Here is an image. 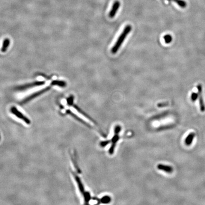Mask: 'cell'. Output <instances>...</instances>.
Wrapping results in <instances>:
<instances>
[{
  "label": "cell",
  "mask_w": 205,
  "mask_h": 205,
  "mask_svg": "<svg viewBox=\"0 0 205 205\" xmlns=\"http://www.w3.org/2000/svg\"><path fill=\"white\" fill-rule=\"evenodd\" d=\"M131 30H132V26L131 25H128L125 26L123 31L119 37L118 39L117 40L116 43L114 45V47L112 48V50H111L112 53L115 54L118 51L119 49L121 47L122 44L123 43V41L126 38V37L131 32Z\"/></svg>",
  "instance_id": "6da1fadb"
},
{
  "label": "cell",
  "mask_w": 205,
  "mask_h": 205,
  "mask_svg": "<svg viewBox=\"0 0 205 205\" xmlns=\"http://www.w3.org/2000/svg\"><path fill=\"white\" fill-rule=\"evenodd\" d=\"M121 131V127L120 125H117L114 129V135L112 139L110 140V143L111 144V146L109 150V153L112 155L114 153L116 144L120 139L119 132Z\"/></svg>",
  "instance_id": "7a4b0ae2"
},
{
  "label": "cell",
  "mask_w": 205,
  "mask_h": 205,
  "mask_svg": "<svg viewBox=\"0 0 205 205\" xmlns=\"http://www.w3.org/2000/svg\"><path fill=\"white\" fill-rule=\"evenodd\" d=\"M72 174H73V176H74V178L75 179L76 181L77 182V184H78V187H79L80 192L81 193L83 196L84 198L85 204H88L91 199V195H90V193L89 192H85V190L83 184L82 183V181H81L80 179L79 178V177L75 173H74V172H72Z\"/></svg>",
  "instance_id": "3957f363"
},
{
  "label": "cell",
  "mask_w": 205,
  "mask_h": 205,
  "mask_svg": "<svg viewBox=\"0 0 205 205\" xmlns=\"http://www.w3.org/2000/svg\"><path fill=\"white\" fill-rule=\"evenodd\" d=\"M50 88H51V87H46V88H45L42 89V90H40V91H37L36 92L30 95V96H28V97H26L24 100H23L21 102V105H24V104H26L27 103L30 101H31V100H32V99L35 98L36 97L40 96V95H41L42 94L46 92H47L48 90H49V89H50Z\"/></svg>",
  "instance_id": "277c9868"
},
{
  "label": "cell",
  "mask_w": 205,
  "mask_h": 205,
  "mask_svg": "<svg viewBox=\"0 0 205 205\" xmlns=\"http://www.w3.org/2000/svg\"><path fill=\"white\" fill-rule=\"evenodd\" d=\"M10 112L18 118L24 121L26 124H30L31 123V120L28 118L26 116H25L22 112L19 111L16 107L14 106L11 107L10 108Z\"/></svg>",
  "instance_id": "5b68a950"
},
{
  "label": "cell",
  "mask_w": 205,
  "mask_h": 205,
  "mask_svg": "<svg viewBox=\"0 0 205 205\" xmlns=\"http://www.w3.org/2000/svg\"><path fill=\"white\" fill-rule=\"evenodd\" d=\"M45 83V82L44 81H36V82H32L31 83L18 86L16 88V89L18 90H26V89H29L30 88L43 85Z\"/></svg>",
  "instance_id": "8992f818"
},
{
  "label": "cell",
  "mask_w": 205,
  "mask_h": 205,
  "mask_svg": "<svg viewBox=\"0 0 205 205\" xmlns=\"http://www.w3.org/2000/svg\"><path fill=\"white\" fill-rule=\"evenodd\" d=\"M198 90V98H199V105L201 112H204L205 111V105L203 101L202 97V85L199 84L197 86Z\"/></svg>",
  "instance_id": "52a82bcc"
},
{
  "label": "cell",
  "mask_w": 205,
  "mask_h": 205,
  "mask_svg": "<svg viewBox=\"0 0 205 205\" xmlns=\"http://www.w3.org/2000/svg\"><path fill=\"white\" fill-rule=\"evenodd\" d=\"M120 6V2L118 1H116L114 2L112 6V9L110 11L109 16L111 18H113L116 14L117 11L118 10Z\"/></svg>",
  "instance_id": "ba28073f"
},
{
  "label": "cell",
  "mask_w": 205,
  "mask_h": 205,
  "mask_svg": "<svg viewBox=\"0 0 205 205\" xmlns=\"http://www.w3.org/2000/svg\"><path fill=\"white\" fill-rule=\"evenodd\" d=\"M157 169L159 170L163 171L168 173H171L173 171V169L172 167L169 165H165V164H158L157 165Z\"/></svg>",
  "instance_id": "9c48e42d"
},
{
  "label": "cell",
  "mask_w": 205,
  "mask_h": 205,
  "mask_svg": "<svg viewBox=\"0 0 205 205\" xmlns=\"http://www.w3.org/2000/svg\"><path fill=\"white\" fill-rule=\"evenodd\" d=\"M195 137V133L194 132H191L189 133L185 140L184 142L185 144L188 146L191 145Z\"/></svg>",
  "instance_id": "30bf717a"
},
{
  "label": "cell",
  "mask_w": 205,
  "mask_h": 205,
  "mask_svg": "<svg viewBox=\"0 0 205 205\" xmlns=\"http://www.w3.org/2000/svg\"><path fill=\"white\" fill-rule=\"evenodd\" d=\"M73 107H74V108H75L76 109V110L78 111V112H79L80 114H83V115H84V116H85V117L87 118L89 120H90V121H91V122H92L93 123H96V122L94 121V120L93 119L91 118V117H90V116H89V115H88V114H86V113H85L82 110L80 109V108H79V107H78L77 105H73Z\"/></svg>",
  "instance_id": "8fae6325"
},
{
  "label": "cell",
  "mask_w": 205,
  "mask_h": 205,
  "mask_svg": "<svg viewBox=\"0 0 205 205\" xmlns=\"http://www.w3.org/2000/svg\"><path fill=\"white\" fill-rule=\"evenodd\" d=\"M66 113H67V114H70V115L73 116V117L75 118L76 120H78V121H79L80 122H81V123H83V124L87 125L88 127L89 126V125H88V123H86L84 121H83V120L80 118L79 117H78L77 115H76L75 114H74V113H73V112H71L70 110H67Z\"/></svg>",
  "instance_id": "7c38bea8"
},
{
  "label": "cell",
  "mask_w": 205,
  "mask_h": 205,
  "mask_svg": "<svg viewBox=\"0 0 205 205\" xmlns=\"http://www.w3.org/2000/svg\"><path fill=\"white\" fill-rule=\"evenodd\" d=\"M10 41L9 39H5L4 40L3 43H2V47H1V51L2 52H4L7 50V48L9 47L10 45Z\"/></svg>",
  "instance_id": "4fadbf2b"
},
{
  "label": "cell",
  "mask_w": 205,
  "mask_h": 205,
  "mask_svg": "<svg viewBox=\"0 0 205 205\" xmlns=\"http://www.w3.org/2000/svg\"><path fill=\"white\" fill-rule=\"evenodd\" d=\"M52 85H58L59 87H64L66 85V83L61 80H53L51 83Z\"/></svg>",
  "instance_id": "5bb4252c"
},
{
  "label": "cell",
  "mask_w": 205,
  "mask_h": 205,
  "mask_svg": "<svg viewBox=\"0 0 205 205\" xmlns=\"http://www.w3.org/2000/svg\"><path fill=\"white\" fill-rule=\"evenodd\" d=\"M164 41L166 43H170L172 40V37L170 34H167L163 37Z\"/></svg>",
  "instance_id": "9a60e30c"
},
{
  "label": "cell",
  "mask_w": 205,
  "mask_h": 205,
  "mask_svg": "<svg viewBox=\"0 0 205 205\" xmlns=\"http://www.w3.org/2000/svg\"><path fill=\"white\" fill-rule=\"evenodd\" d=\"M110 201L111 198L108 196H104L101 199V202L102 203H104V204L109 203Z\"/></svg>",
  "instance_id": "2e32d148"
},
{
  "label": "cell",
  "mask_w": 205,
  "mask_h": 205,
  "mask_svg": "<svg viewBox=\"0 0 205 205\" xmlns=\"http://www.w3.org/2000/svg\"><path fill=\"white\" fill-rule=\"evenodd\" d=\"M74 96H70L67 99V103L70 106H73V101H74Z\"/></svg>",
  "instance_id": "e0dca14e"
},
{
  "label": "cell",
  "mask_w": 205,
  "mask_h": 205,
  "mask_svg": "<svg viewBox=\"0 0 205 205\" xmlns=\"http://www.w3.org/2000/svg\"><path fill=\"white\" fill-rule=\"evenodd\" d=\"M198 97V94L196 93H192L191 95V100L192 102L196 101Z\"/></svg>",
  "instance_id": "ac0fdd59"
},
{
  "label": "cell",
  "mask_w": 205,
  "mask_h": 205,
  "mask_svg": "<svg viewBox=\"0 0 205 205\" xmlns=\"http://www.w3.org/2000/svg\"><path fill=\"white\" fill-rule=\"evenodd\" d=\"M169 105L168 103H160L158 105V106L159 107H165Z\"/></svg>",
  "instance_id": "d6986e66"
},
{
  "label": "cell",
  "mask_w": 205,
  "mask_h": 205,
  "mask_svg": "<svg viewBox=\"0 0 205 205\" xmlns=\"http://www.w3.org/2000/svg\"><path fill=\"white\" fill-rule=\"evenodd\" d=\"M0 139H1V135H0Z\"/></svg>",
  "instance_id": "ffe728a7"
}]
</instances>
